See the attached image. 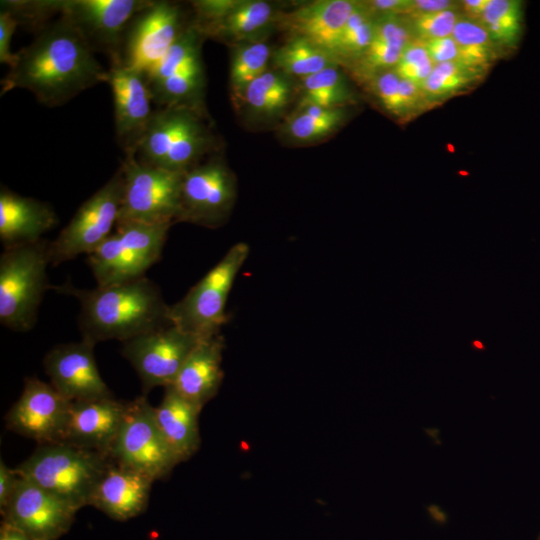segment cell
I'll use <instances>...</instances> for the list:
<instances>
[{
  "label": "cell",
  "mask_w": 540,
  "mask_h": 540,
  "mask_svg": "<svg viewBox=\"0 0 540 540\" xmlns=\"http://www.w3.org/2000/svg\"><path fill=\"white\" fill-rule=\"evenodd\" d=\"M77 511L37 484L20 477L1 514L3 522L38 540H58L70 529Z\"/></svg>",
  "instance_id": "5bb4252c"
},
{
  "label": "cell",
  "mask_w": 540,
  "mask_h": 540,
  "mask_svg": "<svg viewBox=\"0 0 540 540\" xmlns=\"http://www.w3.org/2000/svg\"><path fill=\"white\" fill-rule=\"evenodd\" d=\"M271 59L281 73L301 79L337 65L331 54L300 37H292L280 46Z\"/></svg>",
  "instance_id": "4316f807"
},
{
  "label": "cell",
  "mask_w": 540,
  "mask_h": 540,
  "mask_svg": "<svg viewBox=\"0 0 540 540\" xmlns=\"http://www.w3.org/2000/svg\"><path fill=\"white\" fill-rule=\"evenodd\" d=\"M202 339L170 324L123 342L122 354L137 372L144 392H149L171 386Z\"/></svg>",
  "instance_id": "8fae6325"
},
{
  "label": "cell",
  "mask_w": 540,
  "mask_h": 540,
  "mask_svg": "<svg viewBox=\"0 0 540 540\" xmlns=\"http://www.w3.org/2000/svg\"><path fill=\"white\" fill-rule=\"evenodd\" d=\"M537 540H540V535H539V537L537 538Z\"/></svg>",
  "instance_id": "816d5d0a"
},
{
  "label": "cell",
  "mask_w": 540,
  "mask_h": 540,
  "mask_svg": "<svg viewBox=\"0 0 540 540\" xmlns=\"http://www.w3.org/2000/svg\"><path fill=\"white\" fill-rule=\"evenodd\" d=\"M523 2L490 0L480 23L496 45L515 47L523 31Z\"/></svg>",
  "instance_id": "4dcf8cb0"
},
{
  "label": "cell",
  "mask_w": 540,
  "mask_h": 540,
  "mask_svg": "<svg viewBox=\"0 0 540 540\" xmlns=\"http://www.w3.org/2000/svg\"><path fill=\"white\" fill-rule=\"evenodd\" d=\"M224 344L221 334L202 339L171 385L180 395L200 408L217 394L221 386Z\"/></svg>",
  "instance_id": "7402d4cb"
},
{
  "label": "cell",
  "mask_w": 540,
  "mask_h": 540,
  "mask_svg": "<svg viewBox=\"0 0 540 540\" xmlns=\"http://www.w3.org/2000/svg\"><path fill=\"white\" fill-rule=\"evenodd\" d=\"M196 112L181 107H161L154 110L137 149L135 155L137 160L147 165L162 168L175 140Z\"/></svg>",
  "instance_id": "cb8c5ba5"
},
{
  "label": "cell",
  "mask_w": 540,
  "mask_h": 540,
  "mask_svg": "<svg viewBox=\"0 0 540 540\" xmlns=\"http://www.w3.org/2000/svg\"><path fill=\"white\" fill-rule=\"evenodd\" d=\"M285 74L266 71L252 81L244 91L242 100L261 116H274L287 106L291 88Z\"/></svg>",
  "instance_id": "1f68e13d"
},
{
  "label": "cell",
  "mask_w": 540,
  "mask_h": 540,
  "mask_svg": "<svg viewBox=\"0 0 540 540\" xmlns=\"http://www.w3.org/2000/svg\"><path fill=\"white\" fill-rule=\"evenodd\" d=\"M399 91L403 113L406 112L408 109L413 108L421 99V97H423V91L421 87L401 78Z\"/></svg>",
  "instance_id": "7dc6e473"
},
{
  "label": "cell",
  "mask_w": 540,
  "mask_h": 540,
  "mask_svg": "<svg viewBox=\"0 0 540 540\" xmlns=\"http://www.w3.org/2000/svg\"><path fill=\"white\" fill-rule=\"evenodd\" d=\"M375 18L365 4H359L348 18L335 53L336 60L359 59L370 46Z\"/></svg>",
  "instance_id": "e575fe53"
},
{
  "label": "cell",
  "mask_w": 540,
  "mask_h": 540,
  "mask_svg": "<svg viewBox=\"0 0 540 540\" xmlns=\"http://www.w3.org/2000/svg\"><path fill=\"white\" fill-rule=\"evenodd\" d=\"M435 64L430 58L422 41H411L404 49L394 68L399 78L422 87Z\"/></svg>",
  "instance_id": "f35d334b"
},
{
  "label": "cell",
  "mask_w": 540,
  "mask_h": 540,
  "mask_svg": "<svg viewBox=\"0 0 540 540\" xmlns=\"http://www.w3.org/2000/svg\"><path fill=\"white\" fill-rule=\"evenodd\" d=\"M240 0H199L193 1L195 18L192 24L202 33L224 19Z\"/></svg>",
  "instance_id": "60d3db41"
},
{
  "label": "cell",
  "mask_w": 540,
  "mask_h": 540,
  "mask_svg": "<svg viewBox=\"0 0 540 540\" xmlns=\"http://www.w3.org/2000/svg\"><path fill=\"white\" fill-rule=\"evenodd\" d=\"M0 540H38L21 529L10 525L6 522H1Z\"/></svg>",
  "instance_id": "681fc988"
},
{
  "label": "cell",
  "mask_w": 540,
  "mask_h": 540,
  "mask_svg": "<svg viewBox=\"0 0 540 540\" xmlns=\"http://www.w3.org/2000/svg\"><path fill=\"white\" fill-rule=\"evenodd\" d=\"M58 224L53 207L1 186L0 240L4 248L41 240Z\"/></svg>",
  "instance_id": "44dd1931"
},
{
  "label": "cell",
  "mask_w": 540,
  "mask_h": 540,
  "mask_svg": "<svg viewBox=\"0 0 540 540\" xmlns=\"http://www.w3.org/2000/svg\"><path fill=\"white\" fill-rule=\"evenodd\" d=\"M344 117L341 108H325L301 101L298 112L287 120L285 132L292 140L301 143L319 141L336 131Z\"/></svg>",
  "instance_id": "83f0119b"
},
{
  "label": "cell",
  "mask_w": 540,
  "mask_h": 540,
  "mask_svg": "<svg viewBox=\"0 0 540 540\" xmlns=\"http://www.w3.org/2000/svg\"><path fill=\"white\" fill-rule=\"evenodd\" d=\"M201 409L173 386L165 387L161 403L154 407L157 424L179 462L189 459L199 448Z\"/></svg>",
  "instance_id": "603a6c76"
},
{
  "label": "cell",
  "mask_w": 540,
  "mask_h": 540,
  "mask_svg": "<svg viewBox=\"0 0 540 540\" xmlns=\"http://www.w3.org/2000/svg\"><path fill=\"white\" fill-rule=\"evenodd\" d=\"M475 345L481 347V344L479 342H475Z\"/></svg>",
  "instance_id": "f907efd6"
},
{
  "label": "cell",
  "mask_w": 540,
  "mask_h": 540,
  "mask_svg": "<svg viewBox=\"0 0 540 540\" xmlns=\"http://www.w3.org/2000/svg\"><path fill=\"white\" fill-rule=\"evenodd\" d=\"M124 190L121 167L76 211L70 222L49 244L50 264L56 266L93 252L118 221Z\"/></svg>",
  "instance_id": "ba28073f"
},
{
  "label": "cell",
  "mask_w": 540,
  "mask_h": 540,
  "mask_svg": "<svg viewBox=\"0 0 540 540\" xmlns=\"http://www.w3.org/2000/svg\"><path fill=\"white\" fill-rule=\"evenodd\" d=\"M52 288L77 298L82 338L95 344L112 339L125 342L171 324L169 305L157 284L146 276L93 289H79L71 283Z\"/></svg>",
  "instance_id": "7a4b0ae2"
},
{
  "label": "cell",
  "mask_w": 540,
  "mask_h": 540,
  "mask_svg": "<svg viewBox=\"0 0 540 540\" xmlns=\"http://www.w3.org/2000/svg\"><path fill=\"white\" fill-rule=\"evenodd\" d=\"M477 76L479 71L459 62L441 63L434 66L421 89L430 98L446 97L471 84Z\"/></svg>",
  "instance_id": "d590c367"
},
{
  "label": "cell",
  "mask_w": 540,
  "mask_h": 540,
  "mask_svg": "<svg viewBox=\"0 0 540 540\" xmlns=\"http://www.w3.org/2000/svg\"><path fill=\"white\" fill-rule=\"evenodd\" d=\"M271 56L270 47L261 40L234 45L230 64V87L237 99L242 100L247 86L267 71Z\"/></svg>",
  "instance_id": "f546056e"
},
{
  "label": "cell",
  "mask_w": 540,
  "mask_h": 540,
  "mask_svg": "<svg viewBox=\"0 0 540 540\" xmlns=\"http://www.w3.org/2000/svg\"><path fill=\"white\" fill-rule=\"evenodd\" d=\"M171 224L117 223L87 263L97 286L129 282L145 276L161 257Z\"/></svg>",
  "instance_id": "8992f818"
},
{
  "label": "cell",
  "mask_w": 540,
  "mask_h": 540,
  "mask_svg": "<svg viewBox=\"0 0 540 540\" xmlns=\"http://www.w3.org/2000/svg\"><path fill=\"white\" fill-rule=\"evenodd\" d=\"M149 0H61L60 16L81 33L93 52L100 51L113 60L124 33L134 16L150 4Z\"/></svg>",
  "instance_id": "4fadbf2b"
},
{
  "label": "cell",
  "mask_w": 540,
  "mask_h": 540,
  "mask_svg": "<svg viewBox=\"0 0 540 540\" xmlns=\"http://www.w3.org/2000/svg\"><path fill=\"white\" fill-rule=\"evenodd\" d=\"M18 25L17 20L8 11L0 9V62L9 68L16 59V53L11 52L10 45Z\"/></svg>",
  "instance_id": "7bdbcfd3"
},
{
  "label": "cell",
  "mask_w": 540,
  "mask_h": 540,
  "mask_svg": "<svg viewBox=\"0 0 540 540\" xmlns=\"http://www.w3.org/2000/svg\"><path fill=\"white\" fill-rule=\"evenodd\" d=\"M422 42L435 65L458 62V48L452 36Z\"/></svg>",
  "instance_id": "ee69618b"
},
{
  "label": "cell",
  "mask_w": 540,
  "mask_h": 540,
  "mask_svg": "<svg viewBox=\"0 0 540 540\" xmlns=\"http://www.w3.org/2000/svg\"><path fill=\"white\" fill-rule=\"evenodd\" d=\"M50 242L4 248L0 256V322L18 332L36 323L39 305L50 288L46 269L50 264Z\"/></svg>",
  "instance_id": "277c9868"
},
{
  "label": "cell",
  "mask_w": 540,
  "mask_h": 540,
  "mask_svg": "<svg viewBox=\"0 0 540 540\" xmlns=\"http://www.w3.org/2000/svg\"><path fill=\"white\" fill-rule=\"evenodd\" d=\"M235 198V178L220 159L197 164L183 173L179 222L218 227L227 219Z\"/></svg>",
  "instance_id": "7c38bea8"
},
{
  "label": "cell",
  "mask_w": 540,
  "mask_h": 540,
  "mask_svg": "<svg viewBox=\"0 0 540 540\" xmlns=\"http://www.w3.org/2000/svg\"><path fill=\"white\" fill-rule=\"evenodd\" d=\"M111 457L65 442L39 444L16 473L76 510L89 505Z\"/></svg>",
  "instance_id": "3957f363"
},
{
  "label": "cell",
  "mask_w": 540,
  "mask_h": 540,
  "mask_svg": "<svg viewBox=\"0 0 540 540\" xmlns=\"http://www.w3.org/2000/svg\"><path fill=\"white\" fill-rule=\"evenodd\" d=\"M69 405L51 384L26 378L22 394L5 417L7 428L39 444L59 442Z\"/></svg>",
  "instance_id": "9a60e30c"
},
{
  "label": "cell",
  "mask_w": 540,
  "mask_h": 540,
  "mask_svg": "<svg viewBox=\"0 0 540 540\" xmlns=\"http://www.w3.org/2000/svg\"><path fill=\"white\" fill-rule=\"evenodd\" d=\"M124 190L117 223L179 222L183 173L141 163L135 155L121 164Z\"/></svg>",
  "instance_id": "52a82bcc"
},
{
  "label": "cell",
  "mask_w": 540,
  "mask_h": 540,
  "mask_svg": "<svg viewBox=\"0 0 540 540\" xmlns=\"http://www.w3.org/2000/svg\"><path fill=\"white\" fill-rule=\"evenodd\" d=\"M489 1L490 0H464L461 5L467 19L479 22Z\"/></svg>",
  "instance_id": "c3c4849f"
},
{
  "label": "cell",
  "mask_w": 540,
  "mask_h": 540,
  "mask_svg": "<svg viewBox=\"0 0 540 540\" xmlns=\"http://www.w3.org/2000/svg\"><path fill=\"white\" fill-rule=\"evenodd\" d=\"M106 82L113 94L117 142L125 156L136 155L154 112L146 74L134 68L111 64Z\"/></svg>",
  "instance_id": "2e32d148"
},
{
  "label": "cell",
  "mask_w": 540,
  "mask_h": 540,
  "mask_svg": "<svg viewBox=\"0 0 540 540\" xmlns=\"http://www.w3.org/2000/svg\"><path fill=\"white\" fill-rule=\"evenodd\" d=\"M153 103L161 107L188 108L200 113L204 87L201 58L176 74L160 81L148 83Z\"/></svg>",
  "instance_id": "484cf974"
},
{
  "label": "cell",
  "mask_w": 540,
  "mask_h": 540,
  "mask_svg": "<svg viewBox=\"0 0 540 540\" xmlns=\"http://www.w3.org/2000/svg\"><path fill=\"white\" fill-rule=\"evenodd\" d=\"M273 20L275 12L269 2L240 0L224 19L207 29L203 35L234 45L254 41L255 36Z\"/></svg>",
  "instance_id": "d4e9b609"
},
{
  "label": "cell",
  "mask_w": 540,
  "mask_h": 540,
  "mask_svg": "<svg viewBox=\"0 0 540 540\" xmlns=\"http://www.w3.org/2000/svg\"><path fill=\"white\" fill-rule=\"evenodd\" d=\"M19 475L15 469L9 468L3 460L0 462V509L3 510L11 499L17 483Z\"/></svg>",
  "instance_id": "f6af8a7d"
},
{
  "label": "cell",
  "mask_w": 540,
  "mask_h": 540,
  "mask_svg": "<svg viewBox=\"0 0 540 540\" xmlns=\"http://www.w3.org/2000/svg\"><path fill=\"white\" fill-rule=\"evenodd\" d=\"M404 49L389 43L372 39L364 54L358 59L364 73H374L382 69L396 67Z\"/></svg>",
  "instance_id": "ab89813d"
},
{
  "label": "cell",
  "mask_w": 540,
  "mask_h": 540,
  "mask_svg": "<svg viewBox=\"0 0 540 540\" xmlns=\"http://www.w3.org/2000/svg\"><path fill=\"white\" fill-rule=\"evenodd\" d=\"M452 37L457 44L459 63L479 71L495 60V42L480 22L461 17Z\"/></svg>",
  "instance_id": "f1b7e54d"
},
{
  "label": "cell",
  "mask_w": 540,
  "mask_h": 540,
  "mask_svg": "<svg viewBox=\"0 0 540 540\" xmlns=\"http://www.w3.org/2000/svg\"><path fill=\"white\" fill-rule=\"evenodd\" d=\"M110 457L154 481L167 476L180 463L157 424L154 407L145 397L127 403Z\"/></svg>",
  "instance_id": "9c48e42d"
},
{
  "label": "cell",
  "mask_w": 540,
  "mask_h": 540,
  "mask_svg": "<svg viewBox=\"0 0 540 540\" xmlns=\"http://www.w3.org/2000/svg\"><path fill=\"white\" fill-rule=\"evenodd\" d=\"M400 78L395 71H385L376 80V94L383 107L394 115H402Z\"/></svg>",
  "instance_id": "b9f144b4"
},
{
  "label": "cell",
  "mask_w": 540,
  "mask_h": 540,
  "mask_svg": "<svg viewBox=\"0 0 540 540\" xmlns=\"http://www.w3.org/2000/svg\"><path fill=\"white\" fill-rule=\"evenodd\" d=\"M190 24H185L180 5L151 1L129 23L111 64L149 72Z\"/></svg>",
  "instance_id": "30bf717a"
},
{
  "label": "cell",
  "mask_w": 540,
  "mask_h": 540,
  "mask_svg": "<svg viewBox=\"0 0 540 540\" xmlns=\"http://www.w3.org/2000/svg\"><path fill=\"white\" fill-rule=\"evenodd\" d=\"M357 5L350 0L314 1L282 15L279 22L293 37L309 41L336 59L343 28Z\"/></svg>",
  "instance_id": "ffe728a7"
},
{
  "label": "cell",
  "mask_w": 540,
  "mask_h": 540,
  "mask_svg": "<svg viewBox=\"0 0 540 540\" xmlns=\"http://www.w3.org/2000/svg\"><path fill=\"white\" fill-rule=\"evenodd\" d=\"M153 481L147 475L111 459L89 505L114 520L126 521L145 510Z\"/></svg>",
  "instance_id": "d6986e66"
},
{
  "label": "cell",
  "mask_w": 540,
  "mask_h": 540,
  "mask_svg": "<svg viewBox=\"0 0 540 540\" xmlns=\"http://www.w3.org/2000/svg\"><path fill=\"white\" fill-rule=\"evenodd\" d=\"M94 346L82 338L80 342L56 345L44 358L50 384L69 401L112 396L98 371Z\"/></svg>",
  "instance_id": "e0dca14e"
},
{
  "label": "cell",
  "mask_w": 540,
  "mask_h": 540,
  "mask_svg": "<svg viewBox=\"0 0 540 540\" xmlns=\"http://www.w3.org/2000/svg\"><path fill=\"white\" fill-rule=\"evenodd\" d=\"M107 72L78 29L59 16L16 53L13 66L1 81V95L26 89L43 105L58 107L106 82Z\"/></svg>",
  "instance_id": "6da1fadb"
},
{
  "label": "cell",
  "mask_w": 540,
  "mask_h": 540,
  "mask_svg": "<svg viewBox=\"0 0 540 540\" xmlns=\"http://www.w3.org/2000/svg\"><path fill=\"white\" fill-rule=\"evenodd\" d=\"M127 403L112 396L70 401L59 442L100 452L110 457Z\"/></svg>",
  "instance_id": "ac0fdd59"
},
{
  "label": "cell",
  "mask_w": 540,
  "mask_h": 540,
  "mask_svg": "<svg viewBox=\"0 0 540 540\" xmlns=\"http://www.w3.org/2000/svg\"><path fill=\"white\" fill-rule=\"evenodd\" d=\"M249 252L245 242L234 244L181 300L169 305L171 324L201 338L220 334L229 320L226 303L230 291Z\"/></svg>",
  "instance_id": "5b68a950"
},
{
  "label": "cell",
  "mask_w": 540,
  "mask_h": 540,
  "mask_svg": "<svg viewBox=\"0 0 540 540\" xmlns=\"http://www.w3.org/2000/svg\"><path fill=\"white\" fill-rule=\"evenodd\" d=\"M460 18L455 9L408 16L411 31L420 41L452 36Z\"/></svg>",
  "instance_id": "74e56055"
},
{
  "label": "cell",
  "mask_w": 540,
  "mask_h": 540,
  "mask_svg": "<svg viewBox=\"0 0 540 540\" xmlns=\"http://www.w3.org/2000/svg\"><path fill=\"white\" fill-rule=\"evenodd\" d=\"M304 97L301 101L325 108H341L351 98L346 80L337 65L301 79Z\"/></svg>",
  "instance_id": "d6a6232c"
},
{
  "label": "cell",
  "mask_w": 540,
  "mask_h": 540,
  "mask_svg": "<svg viewBox=\"0 0 540 540\" xmlns=\"http://www.w3.org/2000/svg\"><path fill=\"white\" fill-rule=\"evenodd\" d=\"M457 4L450 0H411L408 16L455 9Z\"/></svg>",
  "instance_id": "bcb514c9"
},
{
  "label": "cell",
  "mask_w": 540,
  "mask_h": 540,
  "mask_svg": "<svg viewBox=\"0 0 540 540\" xmlns=\"http://www.w3.org/2000/svg\"><path fill=\"white\" fill-rule=\"evenodd\" d=\"M205 37L192 23L170 47L164 57L146 74L148 83L168 78L200 58Z\"/></svg>",
  "instance_id": "836d02e7"
},
{
  "label": "cell",
  "mask_w": 540,
  "mask_h": 540,
  "mask_svg": "<svg viewBox=\"0 0 540 540\" xmlns=\"http://www.w3.org/2000/svg\"><path fill=\"white\" fill-rule=\"evenodd\" d=\"M61 0H5L1 1L0 9L8 11L19 25L41 30L53 16L60 15Z\"/></svg>",
  "instance_id": "8d00e7d4"
}]
</instances>
